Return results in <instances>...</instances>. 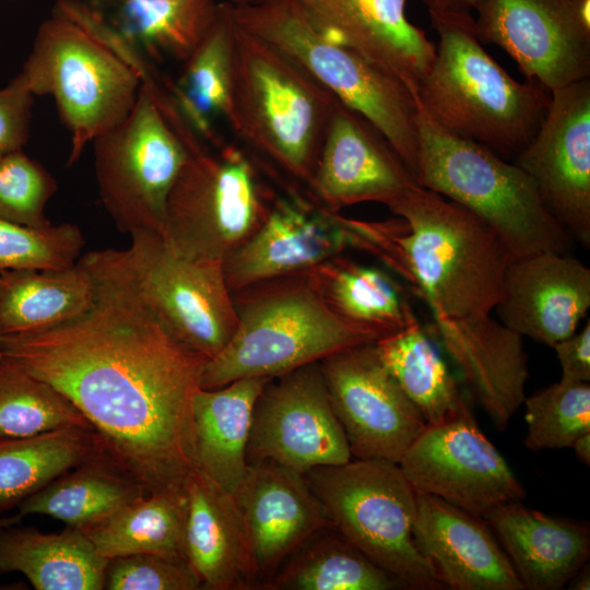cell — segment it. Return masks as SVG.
Segmentation results:
<instances>
[{"label": "cell", "instance_id": "obj_1", "mask_svg": "<svg viewBox=\"0 0 590 590\" xmlns=\"http://www.w3.org/2000/svg\"><path fill=\"white\" fill-rule=\"evenodd\" d=\"M79 261L95 284L88 310L46 331L2 338L0 350L63 393L148 494L186 496L197 469L192 401L208 359L170 334L108 249Z\"/></svg>", "mask_w": 590, "mask_h": 590}, {"label": "cell", "instance_id": "obj_2", "mask_svg": "<svg viewBox=\"0 0 590 590\" xmlns=\"http://www.w3.org/2000/svg\"><path fill=\"white\" fill-rule=\"evenodd\" d=\"M378 255L410 282L434 326L476 322L503 297L512 259L496 232L462 205L414 186L391 203Z\"/></svg>", "mask_w": 590, "mask_h": 590}, {"label": "cell", "instance_id": "obj_3", "mask_svg": "<svg viewBox=\"0 0 590 590\" xmlns=\"http://www.w3.org/2000/svg\"><path fill=\"white\" fill-rule=\"evenodd\" d=\"M142 57L90 4L56 0L20 73L35 96L54 98L70 133L69 166L129 115L153 74Z\"/></svg>", "mask_w": 590, "mask_h": 590}, {"label": "cell", "instance_id": "obj_4", "mask_svg": "<svg viewBox=\"0 0 590 590\" xmlns=\"http://www.w3.org/2000/svg\"><path fill=\"white\" fill-rule=\"evenodd\" d=\"M337 101L292 57L234 20L226 126L240 143L309 184Z\"/></svg>", "mask_w": 590, "mask_h": 590}, {"label": "cell", "instance_id": "obj_5", "mask_svg": "<svg viewBox=\"0 0 590 590\" xmlns=\"http://www.w3.org/2000/svg\"><path fill=\"white\" fill-rule=\"evenodd\" d=\"M432 23L439 43L417 85V103L448 132L515 158L545 117L547 91L512 79L482 47L474 17H436Z\"/></svg>", "mask_w": 590, "mask_h": 590}, {"label": "cell", "instance_id": "obj_6", "mask_svg": "<svg viewBox=\"0 0 590 590\" xmlns=\"http://www.w3.org/2000/svg\"><path fill=\"white\" fill-rule=\"evenodd\" d=\"M233 298L235 332L204 364L200 388L248 377L274 378L378 340L335 314L304 274L256 284Z\"/></svg>", "mask_w": 590, "mask_h": 590}, {"label": "cell", "instance_id": "obj_7", "mask_svg": "<svg viewBox=\"0 0 590 590\" xmlns=\"http://www.w3.org/2000/svg\"><path fill=\"white\" fill-rule=\"evenodd\" d=\"M421 187L486 222L511 258L569 251L573 238L542 202L532 178L488 148L437 125L416 101Z\"/></svg>", "mask_w": 590, "mask_h": 590}, {"label": "cell", "instance_id": "obj_8", "mask_svg": "<svg viewBox=\"0 0 590 590\" xmlns=\"http://www.w3.org/2000/svg\"><path fill=\"white\" fill-rule=\"evenodd\" d=\"M231 5L240 27L287 54L338 101L367 119L415 176L416 97L401 80L329 37L299 0Z\"/></svg>", "mask_w": 590, "mask_h": 590}, {"label": "cell", "instance_id": "obj_9", "mask_svg": "<svg viewBox=\"0 0 590 590\" xmlns=\"http://www.w3.org/2000/svg\"><path fill=\"white\" fill-rule=\"evenodd\" d=\"M304 476L331 527L403 588H444L414 542L417 493L399 463L351 459Z\"/></svg>", "mask_w": 590, "mask_h": 590}, {"label": "cell", "instance_id": "obj_10", "mask_svg": "<svg viewBox=\"0 0 590 590\" xmlns=\"http://www.w3.org/2000/svg\"><path fill=\"white\" fill-rule=\"evenodd\" d=\"M181 137L188 155L168 196L161 236L178 256L223 263L271 204L243 148L226 141L210 145L192 130Z\"/></svg>", "mask_w": 590, "mask_h": 590}, {"label": "cell", "instance_id": "obj_11", "mask_svg": "<svg viewBox=\"0 0 590 590\" xmlns=\"http://www.w3.org/2000/svg\"><path fill=\"white\" fill-rule=\"evenodd\" d=\"M156 81L143 82L129 115L92 142L101 201L129 235L161 234L168 196L188 155L156 99Z\"/></svg>", "mask_w": 590, "mask_h": 590}, {"label": "cell", "instance_id": "obj_12", "mask_svg": "<svg viewBox=\"0 0 590 590\" xmlns=\"http://www.w3.org/2000/svg\"><path fill=\"white\" fill-rule=\"evenodd\" d=\"M130 237L128 248L108 251L135 295L182 345L206 359L216 356L237 324L223 263L178 256L156 232Z\"/></svg>", "mask_w": 590, "mask_h": 590}, {"label": "cell", "instance_id": "obj_13", "mask_svg": "<svg viewBox=\"0 0 590 590\" xmlns=\"http://www.w3.org/2000/svg\"><path fill=\"white\" fill-rule=\"evenodd\" d=\"M399 465L416 493L481 518L526 497L524 487L481 430L468 402L444 422L426 424Z\"/></svg>", "mask_w": 590, "mask_h": 590}, {"label": "cell", "instance_id": "obj_14", "mask_svg": "<svg viewBox=\"0 0 590 590\" xmlns=\"http://www.w3.org/2000/svg\"><path fill=\"white\" fill-rule=\"evenodd\" d=\"M481 43L495 44L548 93L590 76V0H483Z\"/></svg>", "mask_w": 590, "mask_h": 590}, {"label": "cell", "instance_id": "obj_15", "mask_svg": "<svg viewBox=\"0 0 590 590\" xmlns=\"http://www.w3.org/2000/svg\"><path fill=\"white\" fill-rule=\"evenodd\" d=\"M246 456L248 464L268 461L300 474L352 459L319 362L267 382L253 406Z\"/></svg>", "mask_w": 590, "mask_h": 590}, {"label": "cell", "instance_id": "obj_16", "mask_svg": "<svg viewBox=\"0 0 590 590\" xmlns=\"http://www.w3.org/2000/svg\"><path fill=\"white\" fill-rule=\"evenodd\" d=\"M352 458L399 463L426 422L380 358L375 342L319 362Z\"/></svg>", "mask_w": 590, "mask_h": 590}, {"label": "cell", "instance_id": "obj_17", "mask_svg": "<svg viewBox=\"0 0 590 590\" xmlns=\"http://www.w3.org/2000/svg\"><path fill=\"white\" fill-rule=\"evenodd\" d=\"M366 250V222L299 197L276 199L251 236L224 262L232 293L306 273L346 249Z\"/></svg>", "mask_w": 590, "mask_h": 590}, {"label": "cell", "instance_id": "obj_18", "mask_svg": "<svg viewBox=\"0 0 590 590\" xmlns=\"http://www.w3.org/2000/svg\"><path fill=\"white\" fill-rule=\"evenodd\" d=\"M569 236L590 246V81L550 92L545 117L514 158Z\"/></svg>", "mask_w": 590, "mask_h": 590}, {"label": "cell", "instance_id": "obj_19", "mask_svg": "<svg viewBox=\"0 0 590 590\" xmlns=\"http://www.w3.org/2000/svg\"><path fill=\"white\" fill-rule=\"evenodd\" d=\"M416 185L387 139L337 101L308 184L319 204L332 211L362 202L389 206Z\"/></svg>", "mask_w": 590, "mask_h": 590}, {"label": "cell", "instance_id": "obj_20", "mask_svg": "<svg viewBox=\"0 0 590 590\" xmlns=\"http://www.w3.org/2000/svg\"><path fill=\"white\" fill-rule=\"evenodd\" d=\"M589 308V268L568 252L542 251L510 260L495 311L521 337L553 346L577 331Z\"/></svg>", "mask_w": 590, "mask_h": 590}, {"label": "cell", "instance_id": "obj_21", "mask_svg": "<svg viewBox=\"0 0 590 590\" xmlns=\"http://www.w3.org/2000/svg\"><path fill=\"white\" fill-rule=\"evenodd\" d=\"M232 494L249 532L260 588L305 541L331 526L304 474L273 462L248 464Z\"/></svg>", "mask_w": 590, "mask_h": 590}, {"label": "cell", "instance_id": "obj_22", "mask_svg": "<svg viewBox=\"0 0 590 590\" xmlns=\"http://www.w3.org/2000/svg\"><path fill=\"white\" fill-rule=\"evenodd\" d=\"M413 539L442 586L453 590H523L495 535L481 517L417 493Z\"/></svg>", "mask_w": 590, "mask_h": 590}, {"label": "cell", "instance_id": "obj_23", "mask_svg": "<svg viewBox=\"0 0 590 590\" xmlns=\"http://www.w3.org/2000/svg\"><path fill=\"white\" fill-rule=\"evenodd\" d=\"M315 24L401 80L415 95L436 46L406 16V0H299Z\"/></svg>", "mask_w": 590, "mask_h": 590}, {"label": "cell", "instance_id": "obj_24", "mask_svg": "<svg viewBox=\"0 0 590 590\" xmlns=\"http://www.w3.org/2000/svg\"><path fill=\"white\" fill-rule=\"evenodd\" d=\"M186 555L211 590L260 588L249 532L233 494L196 469L186 487Z\"/></svg>", "mask_w": 590, "mask_h": 590}, {"label": "cell", "instance_id": "obj_25", "mask_svg": "<svg viewBox=\"0 0 590 590\" xmlns=\"http://www.w3.org/2000/svg\"><path fill=\"white\" fill-rule=\"evenodd\" d=\"M467 386L497 430H505L526 399L529 378L523 337L492 316L435 326Z\"/></svg>", "mask_w": 590, "mask_h": 590}, {"label": "cell", "instance_id": "obj_26", "mask_svg": "<svg viewBox=\"0 0 590 590\" xmlns=\"http://www.w3.org/2000/svg\"><path fill=\"white\" fill-rule=\"evenodd\" d=\"M485 520L524 589L558 590L587 563L590 534L585 524L548 516L521 502L499 505Z\"/></svg>", "mask_w": 590, "mask_h": 590}, {"label": "cell", "instance_id": "obj_27", "mask_svg": "<svg viewBox=\"0 0 590 590\" xmlns=\"http://www.w3.org/2000/svg\"><path fill=\"white\" fill-rule=\"evenodd\" d=\"M271 378H240L199 388L192 401L196 467L231 493L247 473V444L255 403Z\"/></svg>", "mask_w": 590, "mask_h": 590}, {"label": "cell", "instance_id": "obj_28", "mask_svg": "<svg viewBox=\"0 0 590 590\" xmlns=\"http://www.w3.org/2000/svg\"><path fill=\"white\" fill-rule=\"evenodd\" d=\"M107 562L78 528L0 524V574L19 571L37 590H102Z\"/></svg>", "mask_w": 590, "mask_h": 590}, {"label": "cell", "instance_id": "obj_29", "mask_svg": "<svg viewBox=\"0 0 590 590\" xmlns=\"http://www.w3.org/2000/svg\"><path fill=\"white\" fill-rule=\"evenodd\" d=\"M95 284L78 262L61 270L0 271V337L46 331L68 323L91 307Z\"/></svg>", "mask_w": 590, "mask_h": 590}, {"label": "cell", "instance_id": "obj_30", "mask_svg": "<svg viewBox=\"0 0 590 590\" xmlns=\"http://www.w3.org/2000/svg\"><path fill=\"white\" fill-rule=\"evenodd\" d=\"M146 494L103 451L24 499L17 506L16 515L0 519V524L17 523L27 515H45L61 520L68 527L82 528Z\"/></svg>", "mask_w": 590, "mask_h": 590}, {"label": "cell", "instance_id": "obj_31", "mask_svg": "<svg viewBox=\"0 0 590 590\" xmlns=\"http://www.w3.org/2000/svg\"><path fill=\"white\" fill-rule=\"evenodd\" d=\"M234 19L228 1L196 50L181 62L175 82H163L190 128L210 145L224 142L220 122L226 125L229 98Z\"/></svg>", "mask_w": 590, "mask_h": 590}, {"label": "cell", "instance_id": "obj_32", "mask_svg": "<svg viewBox=\"0 0 590 590\" xmlns=\"http://www.w3.org/2000/svg\"><path fill=\"white\" fill-rule=\"evenodd\" d=\"M303 274L335 314L378 340L417 319L400 286L378 268L337 257Z\"/></svg>", "mask_w": 590, "mask_h": 590}, {"label": "cell", "instance_id": "obj_33", "mask_svg": "<svg viewBox=\"0 0 590 590\" xmlns=\"http://www.w3.org/2000/svg\"><path fill=\"white\" fill-rule=\"evenodd\" d=\"M186 512V496L146 494L78 529L107 560L141 553L187 559Z\"/></svg>", "mask_w": 590, "mask_h": 590}, {"label": "cell", "instance_id": "obj_34", "mask_svg": "<svg viewBox=\"0 0 590 590\" xmlns=\"http://www.w3.org/2000/svg\"><path fill=\"white\" fill-rule=\"evenodd\" d=\"M103 451L94 430L82 427L0 437V514Z\"/></svg>", "mask_w": 590, "mask_h": 590}, {"label": "cell", "instance_id": "obj_35", "mask_svg": "<svg viewBox=\"0 0 590 590\" xmlns=\"http://www.w3.org/2000/svg\"><path fill=\"white\" fill-rule=\"evenodd\" d=\"M403 586L331 526L305 541L264 585L269 590H392Z\"/></svg>", "mask_w": 590, "mask_h": 590}, {"label": "cell", "instance_id": "obj_36", "mask_svg": "<svg viewBox=\"0 0 590 590\" xmlns=\"http://www.w3.org/2000/svg\"><path fill=\"white\" fill-rule=\"evenodd\" d=\"M216 0H120L121 35L150 58L184 62L214 24Z\"/></svg>", "mask_w": 590, "mask_h": 590}, {"label": "cell", "instance_id": "obj_37", "mask_svg": "<svg viewBox=\"0 0 590 590\" xmlns=\"http://www.w3.org/2000/svg\"><path fill=\"white\" fill-rule=\"evenodd\" d=\"M375 346L426 424L444 422L467 402L417 319L404 329L377 340Z\"/></svg>", "mask_w": 590, "mask_h": 590}, {"label": "cell", "instance_id": "obj_38", "mask_svg": "<svg viewBox=\"0 0 590 590\" xmlns=\"http://www.w3.org/2000/svg\"><path fill=\"white\" fill-rule=\"evenodd\" d=\"M66 427L93 429L57 388L3 355L0 361V437H27Z\"/></svg>", "mask_w": 590, "mask_h": 590}, {"label": "cell", "instance_id": "obj_39", "mask_svg": "<svg viewBox=\"0 0 590 590\" xmlns=\"http://www.w3.org/2000/svg\"><path fill=\"white\" fill-rule=\"evenodd\" d=\"M526 446L533 450L570 448L590 432V385L560 379L526 397Z\"/></svg>", "mask_w": 590, "mask_h": 590}, {"label": "cell", "instance_id": "obj_40", "mask_svg": "<svg viewBox=\"0 0 590 590\" xmlns=\"http://www.w3.org/2000/svg\"><path fill=\"white\" fill-rule=\"evenodd\" d=\"M84 245L75 224L33 227L0 219V271L67 269L78 262Z\"/></svg>", "mask_w": 590, "mask_h": 590}, {"label": "cell", "instance_id": "obj_41", "mask_svg": "<svg viewBox=\"0 0 590 590\" xmlns=\"http://www.w3.org/2000/svg\"><path fill=\"white\" fill-rule=\"evenodd\" d=\"M54 176L23 150L0 157V219L21 225L51 224L45 208L57 192Z\"/></svg>", "mask_w": 590, "mask_h": 590}, {"label": "cell", "instance_id": "obj_42", "mask_svg": "<svg viewBox=\"0 0 590 590\" xmlns=\"http://www.w3.org/2000/svg\"><path fill=\"white\" fill-rule=\"evenodd\" d=\"M201 581L188 559L157 554H132L107 562L104 589L196 590Z\"/></svg>", "mask_w": 590, "mask_h": 590}, {"label": "cell", "instance_id": "obj_43", "mask_svg": "<svg viewBox=\"0 0 590 590\" xmlns=\"http://www.w3.org/2000/svg\"><path fill=\"white\" fill-rule=\"evenodd\" d=\"M34 96L21 73L0 90V157L23 150L27 143Z\"/></svg>", "mask_w": 590, "mask_h": 590}, {"label": "cell", "instance_id": "obj_44", "mask_svg": "<svg viewBox=\"0 0 590 590\" xmlns=\"http://www.w3.org/2000/svg\"><path fill=\"white\" fill-rule=\"evenodd\" d=\"M562 367V378L570 381H590V321L581 331L552 346Z\"/></svg>", "mask_w": 590, "mask_h": 590}, {"label": "cell", "instance_id": "obj_45", "mask_svg": "<svg viewBox=\"0 0 590 590\" xmlns=\"http://www.w3.org/2000/svg\"><path fill=\"white\" fill-rule=\"evenodd\" d=\"M430 19H473L471 11L477 10L483 0H422Z\"/></svg>", "mask_w": 590, "mask_h": 590}, {"label": "cell", "instance_id": "obj_46", "mask_svg": "<svg viewBox=\"0 0 590 590\" xmlns=\"http://www.w3.org/2000/svg\"><path fill=\"white\" fill-rule=\"evenodd\" d=\"M575 451L576 457L583 464H590V432L579 436L571 447Z\"/></svg>", "mask_w": 590, "mask_h": 590}, {"label": "cell", "instance_id": "obj_47", "mask_svg": "<svg viewBox=\"0 0 590 590\" xmlns=\"http://www.w3.org/2000/svg\"><path fill=\"white\" fill-rule=\"evenodd\" d=\"M569 588L573 590H589L590 589V569L589 565L585 564L569 580Z\"/></svg>", "mask_w": 590, "mask_h": 590}, {"label": "cell", "instance_id": "obj_48", "mask_svg": "<svg viewBox=\"0 0 590 590\" xmlns=\"http://www.w3.org/2000/svg\"><path fill=\"white\" fill-rule=\"evenodd\" d=\"M260 0H228L232 4H247V3H255Z\"/></svg>", "mask_w": 590, "mask_h": 590}, {"label": "cell", "instance_id": "obj_49", "mask_svg": "<svg viewBox=\"0 0 590 590\" xmlns=\"http://www.w3.org/2000/svg\"><path fill=\"white\" fill-rule=\"evenodd\" d=\"M2 357H3V354H2V352L0 350V361L2 359Z\"/></svg>", "mask_w": 590, "mask_h": 590}, {"label": "cell", "instance_id": "obj_50", "mask_svg": "<svg viewBox=\"0 0 590 590\" xmlns=\"http://www.w3.org/2000/svg\"><path fill=\"white\" fill-rule=\"evenodd\" d=\"M1 342H2V338L0 337V344H1Z\"/></svg>", "mask_w": 590, "mask_h": 590}]
</instances>
